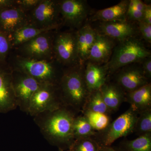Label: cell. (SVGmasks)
I'll return each instance as SVG.
<instances>
[{
	"mask_svg": "<svg viewBox=\"0 0 151 151\" xmlns=\"http://www.w3.org/2000/svg\"><path fill=\"white\" fill-rule=\"evenodd\" d=\"M115 81L126 93L150 83L144 75L142 66L137 65H127L118 70Z\"/></svg>",
	"mask_w": 151,
	"mask_h": 151,
	"instance_id": "8",
	"label": "cell"
},
{
	"mask_svg": "<svg viewBox=\"0 0 151 151\" xmlns=\"http://www.w3.org/2000/svg\"><path fill=\"white\" fill-rule=\"evenodd\" d=\"M150 56V51L146 48L142 42L135 37H132L119 42L114 47L109 61L104 65L108 76L122 68L142 62Z\"/></svg>",
	"mask_w": 151,
	"mask_h": 151,
	"instance_id": "3",
	"label": "cell"
},
{
	"mask_svg": "<svg viewBox=\"0 0 151 151\" xmlns=\"http://www.w3.org/2000/svg\"><path fill=\"white\" fill-rule=\"evenodd\" d=\"M54 50L58 60L64 65H74L79 61L76 33L63 32L58 35Z\"/></svg>",
	"mask_w": 151,
	"mask_h": 151,
	"instance_id": "7",
	"label": "cell"
},
{
	"mask_svg": "<svg viewBox=\"0 0 151 151\" xmlns=\"http://www.w3.org/2000/svg\"><path fill=\"white\" fill-rule=\"evenodd\" d=\"M100 151H121L118 149L114 148L111 146L110 147H100Z\"/></svg>",
	"mask_w": 151,
	"mask_h": 151,
	"instance_id": "36",
	"label": "cell"
},
{
	"mask_svg": "<svg viewBox=\"0 0 151 151\" xmlns=\"http://www.w3.org/2000/svg\"><path fill=\"white\" fill-rule=\"evenodd\" d=\"M144 11L139 9L135 5V0L129 1L127 12V20L139 22L143 20Z\"/></svg>",
	"mask_w": 151,
	"mask_h": 151,
	"instance_id": "29",
	"label": "cell"
},
{
	"mask_svg": "<svg viewBox=\"0 0 151 151\" xmlns=\"http://www.w3.org/2000/svg\"><path fill=\"white\" fill-rule=\"evenodd\" d=\"M15 1L11 0H0V11L13 6Z\"/></svg>",
	"mask_w": 151,
	"mask_h": 151,
	"instance_id": "35",
	"label": "cell"
},
{
	"mask_svg": "<svg viewBox=\"0 0 151 151\" xmlns=\"http://www.w3.org/2000/svg\"><path fill=\"white\" fill-rule=\"evenodd\" d=\"M139 30L142 36L146 41L151 42V24L147 23L144 21L139 22Z\"/></svg>",
	"mask_w": 151,
	"mask_h": 151,
	"instance_id": "31",
	"label": "cell"
},
{
	"mask_svg": "<svg viewBox=\"0 0 151 151\" xmlns=\"http://www.w3.org/2000/svg\"><path fill=\"white\" fill-rule=\"evenodd\" d=\"M115 47L114 40L97 32L88 61L102 65L108 62Z\"/></svg>",
	"mask_w": 151,
	"mask_h": 151,
	"instance_id": "16",
	"label": "cell"
},
{
	"mask_svg": "<svg viewBox=\"0 0 151 151\" xmlns=\"http://www.w3.org/2000/svg\"><path fill=\"white\" fill-rule=\"evenodd\" d=\"M28 24L24 11L19 7H11L0 11V30L8 35Z\"/></svg>",
	"mask_w": 151,
	"mask_h": 151,
	"instance_id": "13",
	"label": "cell"
},
{
	"mask_svg": "<svg viewBox=\"0 0 151 151\" xmlns=\"http://www.w3.org/2000/svg\"><path fill=\"white\" fill-rule=\"evenodd\" d=\"M84 110L109 115L112 113L104 103L100 89L89 93L82 111Z\"/></svg>",
	"mask_w": 151,
	"mask_h": 151,
	"instance_id": "24",
	"label": "cell"
},
{
	"mask_svg": "<svg viewBox=\"0 0 151 151\" xmlns=\"http://www.w3.org/2000/svg\"><path fill=\"white\" fill-rule=\"evenodd\" d=\"M71 110L63 106L55 111L42 113L45 117L39 122L42 132L49 142L63 150H69L75 141L73 123L76 116Z\"/></svg>",
	"mask_w": 151,
	"mask_h": 151,
	"instance_id": "1",
	"label": "cell"
},
{
	"mask_svg": "<svg viewBox=\"0 0 151 151\" xmlns=\"http://www.w3.org/2000/svg\"><path fill=\"white\" fill-rule=\"evenodd\" d=\"M143 21L149 24H151V6L150 4H145Z\"/></svg>",
	"mask_w": 151,
	"mask_h": 151,
	"instance_id": "34",
	"label": "cell"
},
{
	"mask_svg": "<svg viewBox=\"0 0 151 151\" xmlns=\"http://www.w3.org/2000/svg\"><path fill=\"white\" fill-rule=\"evenodd\" d=\"M59 13V4L50 0L41 1L32 11L34 26L39 28L58 26L57 21Z\"/></svg>",
	"mask_w": 151,
	"mask_h": 151,
	"instance_id": "10",
	"label": "cell"
},
{
	"mask_svg": "<svg viewBox=\"0 0 151 151\" xmlns=\"http://www.w3.org/2000/svg\"><path fill=\"white\" fill-rule=\"evenodd\" d=\"M48 32L41 34L21 45L22 50L26 58L45 60L51 55L52 42Z\"/></svg>",
	"mask_w": 151,
	"mask_h": 151,
	"instance_id": "12",
	"label": "cell"
},
{
	"mask_svg": "<svg viewBox=\"0 0 151 151\" xmlns=\"http://www.w3.org/2000/svg\"><path fill=\"white\" fill-rule=\"evenodd\" d=\"M84 68H73L63 75L60 82V100L63 106L82 111L89 92L84 80Z\"/></svg>",
	"mask_w": 151,
	"mask_h": 151,
	"instance_id": "2",
	"label": "cell"
},
{
	"mask_svg": "<svg viewBox=\"0 0 151 151\" xmlns=\"http://www.w3.org/2000/svg\"><path fill=\"white\" fill-rule=\"evenodd\" d=\"M58 27L39 28L32 24H27L17 30L11 35V40H10L13 46L21 45L37 36L55 29Z\"/></svg>",
	"mask_w": 151,
	"mask_h": 151,
	"instance_id": "22",
	"label": "cell"
},
{
	"mask_svg": "<svg viewBox=\"0 0 151 151\" xmlns=\"http://www.w3.org/2000/svg\"><path fill=\"white\" fill-rule=\"evenodd\" d=\"M73 133L75 139L92 137L97 134L83 115L76 116L73 123Z\"/></svg>",
	"mask_w": 151,
	"mask_h": 151,
	"instance_id": "25",
	"label": "cell"
},
{
	"mask_svg": "<svg viewBox=\"0 0 151 151\" xmlns=\"http://www.w3.org/2000/svg\"><path fill=\"white\" fill-rule=\"evenodd\" d=\"M134 133L139 136L151 133V108L138 113Z\"/></svg>",
	"mask_w": 151,
	"mask_h": 151,
	"instance_id": "27",
	"label": "cell"
},
{
	"mask_svg": "<svg viewBox=\"0 0 151 151\" xmlns=\"http://www.w3.org/2000/svg\"><path fill=\"white\" fill-rule=\"evenodd\" d=\"M129 1H122L115 5L100 10L91 18L92 21L103 22L126 21Z\"/></svg>",
	"mask_w": 151,
	"mask_h": 151,
	"instance_id": "21",
	"label": "cell"
},
{
	"mask_svg": "<svg viewBox=\"0 0 151 151\" xmlns=\"http://www.w3.org/2000/svg\"><path fill=\"white\" fill-rule=\"evenodd\" d=\"M100 147L92 137L75 139L70 147V151H100Z\"/></svg>",
	"mask_w": 151,
	"mask_h": 151,
	"instance_id": "28",
	"label": "cell"
},
{
	"mask_svg": "<svg viewBox=\"0 0 151 151\" xmlns=\"http://www.w3.org/2000/svg\"><path fill=\"white\" fill-rule=\"evenodd\" d=\"M99 33L119 42L134 37L137 29L132 23L126 21L103 22L99 27Z\"/></svg>",
	"mask_w": 151,
	"mask_h": 151,
	"instance_id": "14",
	"label": "cell"
},
{
	"mask_svg": "<svg viewBox=\"0 0 151 151\" xmlns=\"http://www.w3.org/2000/svg\"><path fill=\"white\" fill-rule=\"evenodd\" d=\"M17 107L13 76L11 73L0 69V113H7Z\"/></svg>",
	"mask_w": 151,
	"mask_h": 151,
	"instance_id": "15",
	"label": "cell"
},
{
	"mask_svg": "<svg viewBox=\"0 0 151 151\" xmlns=\"http://www.w3.org/2000/svg\"><path fill=\"white\" fill-rule=\"evenodd\" d=\"M82 112L83 116L96 132L104 131L111 123V118L108 114L87 110H84Z\"/></svg>",
	"mask_w": 151,
	"mask_h": 151,
	"instance_id": "26",
	"label": "cell"
},
{
	"mask_svg": "<svg viewBox=\"0 0 151 151\" xmlns=\"http://www.w3.org/2000/svg\"><path fill=\"white\" fill-rule=\"evenodd\" d=\"M58 151H63V150H61V149H59V150Z\"/></svg>",
	"mask_w": 151,
	"mask_h": 151,
	"instance_id": "37",
	"label": "cell"
},
{
	"mask_svg": "<svg viewBox=\"0 0 151 151\" xmlns=\"http://www.w3.org/2000/svg\"><path fill=\"white\" fill-rule=\"evenodd\" d=\"M126 102L138 113L151 108V83L126 93Z\"/></svg>",
	"mask_w": 151,
	"mask_h": 151,
	"instance_id": "20",
	"label": "cell"
},
{
	"mask_svg": "<svg viewBox=\"0 0 151 151\" xmlns=\"http://www.w3.org/2000/svg\"><path fill=\"white\" fill-rule=\"evenodd\" d=\"M142 69L146 78L149 80L151 78V57L147 58L142 61Z\"/></svg>",
	"mask_w": 151,
	"mask_h": 151,
	"instance_id": "33",
	"label": "cell"
},
{
	"mask_svg": "<svg viewBox=\"0 0 151 151\" xmlns=\"http://www.w3.org/2000/svg\"><path fill=\"white\" fill-rule=\"evenodd\" d=\"M119 150L121 151H151V133L139 136L135 139L122 141Z\"/></svg>",
	"mask_w": 151,
	"mask_h": 151,
	"instance_id": "23",
	"label": "cell"
},
{
	"mask_svg": "<svg viewBox=\"0 0 151 151\" xmlns=\"http://www.w3.org/2000/svg\"><path fill=\"white\" fill-rule=\"evenodd\" d=\"M40 1V0H19L15 1V3L23 10H32Z\"/></svg>",
	"mask_w": 151,
	"mask_h": 151,
	"instance_id": "32",
	"label": "cell"
},
{
	"mask_svg": "<svg viewBox=\"0 0 151 151\" xmlns=\"http://www.w3.org/2000/svg\"><path fill=\"white\" fill-rule=\"evenodd\" d=\"M18 66L24 74L29 76L42 84H54L56 73L51 63L45 60L21 58Z\"/></svg>",
	"mask_w": 151,
	"mask_h": 151,
	"instance_id": "6",
	"label": "cell"
},
{
	"mask_svg": "<svg viewBox=\"0 0 151 151\" xmlns=\"http://www.w3.org/2000/svg\"><path fill=\"white\" fill-rule=\"evenodd\" d=\"M11 42L4 33L0 30V62L4 60L9 50Z\"/></svg>",
	"mask_w": 151,
	"mask_h": 151,
	"instance_id": "30",
	"label": "cell"
},
{
	"mask_svg": "<svg viewBox=\"0 0 151 151\" xmlns=\"http://www.w3.org/2000/svg\"><path fill=\"white\" fill-rule=\"evenodd\" d=\"M63 106L60 96L57 94L55 84H43L32 96L27 113L36 116L55 111Z\"/></svg>",
	"mask_w": 151,
	"mask_h": 151,
	"instance_id": "5",
	"label": "cell"
},
{
	"mask_svg": "<svg viewBox=\"0 0 151 151\" xmlns=\"http://www.w3.org/2000/svg\"><path fill=\"white\" fill-rule=\"evenodd\" d=\"M42 84L24 73L15 80L13 78L14 89L17 105L21 110L27 113L32 96Z\"/></svg>",
	"mask_w": 151,
	"mask_h": 151,
	"instance_id": "9",
	"label": "cell"
},
{
	"mask_svg": "<svg viewBox=\"0 0 151 151\" xmlns=\"http://www.w3.org/2000/svg\"><path fill=\"white\" fill-rule=\"evenodd\" d=\"M84 74L89 93L99 90L107 82L108 72L104 65L88 61L84 68Z\"/></svg>",
	"mask_w": 151,
	"mask_h": 151,
	"instance_id": "18",
	"label": "cell"
},
{
	"mask_svg": "<svg viewBox=\"0 0 151 151\" xmlns=\"http://www.w3.org/2000/svg\"></svg>",
	"mask_w": 151,
	"mask_h": 151,
	"instance_id": "38",
	"label": "cell"
},
{
	"mask_svg": "<svg viewBox=\"0 0 151 151\" xmlns=\"http://www.w3.org/2000/svg\"><path fill=\"white\" fill-rule=\"evenodd\" d=\"M60 13L67 24L78 27L86 19L88 8L86 1L64 0L59 3Z\"/></svg>",
	"mask_w": 151,
	"mask_h": 151,
	"instance_id": "11",
	"label": "cell"
},
{
	"mask_svg": "<svg viewBox=\"0 0 151 151\" xmlns=\"http://www.w3.org/2000/svg\"><path fill=\"white\" fill-rule=\"evenodd\" d=\"M100 90L104 103L112 113L126 102V92L115 82H106Z\"/></svg>",
	"mask_w": 151,
	"mask_h": 151,
	"instance_id": "19",
	"label": "cell"
},
{
	"mask_svg": "<svg viewBox=\"0 0 151 151\" xmlns=\"http://www.w3.org/2000/svg\"><path fill=\"white\" fill-rule=\"evenodd\" d=\"M138 113L131 107L111 122L104 131L97 132L93 139L100 147H110L119 138L134 133Z\"/></svg>",
	"mask_w": 151,
	"mask_h": 151,
	"instance_id": "4",
	"label": "cell"
},
{
	"mask_svg": "<svg viewBox=\"0 0 151 151\" xmlns=\"http://www.w3.org/2000/svg\"><path fill=\"white\" fill-rule=\"evenodd\" d=\"M97 34V31L88 24L84 25L76 33L78 58L81 64L88 61Z\"/></svg>",
	"mask_w": 151,
	"mask_h": 151,
	"instance_id": "17",
	"label": "cell"
}]
</instances>
